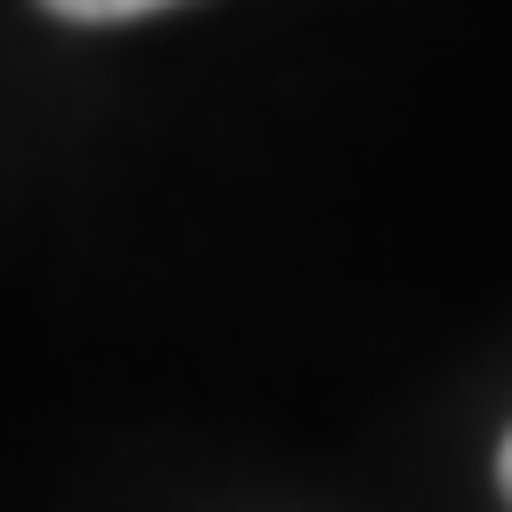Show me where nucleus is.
Segmentation results:
<instances>
[{"mask_svg":"<svg viewBox=\"0 0 512 512\" xmlns=\"http://www.w3.org/2000/svg\"><path fill=\"white\" fill-rule=\"evenodd\" d=\"M49 17L66 25H131V17H155V9H179V0H41Z\"/></svg>","mask_w":512,"mask_h":512,"instance_id":"1","label":"nucleus"},{"mask_svg":"<svg viewBox=\"0 0 512 512\" xmlns=\"http://www.w3.org/2000/svg\"><path fill=\"white\" fill-rule=\"evenodd\" d=\"M496 488H504V504H512V431H504V447H496Z\"/></svg>","mask_w":512,"mask_h":512,"instance_id":"2","label":"nucleus"}]
</instances>
